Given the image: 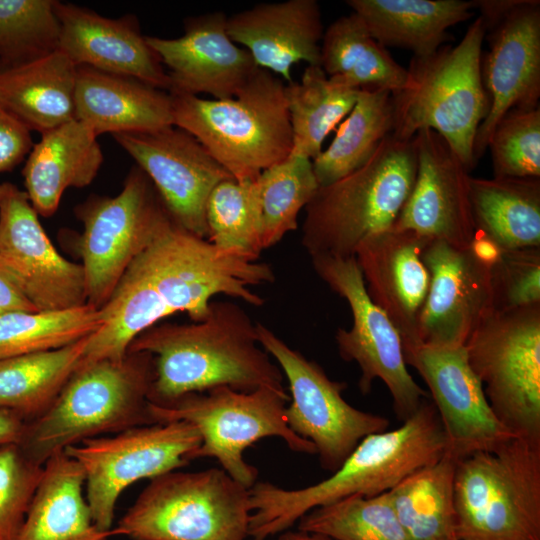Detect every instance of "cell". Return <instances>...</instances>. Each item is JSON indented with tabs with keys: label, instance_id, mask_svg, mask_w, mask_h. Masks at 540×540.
Returning <instances> with one entry per match:
<instances>
[{
	"label": "cell",
	"instance_id": "cell-1",
	"mask_svg": "<svg viewBox=\"0 0 540 540\" xmlns=\"http://www.w3.org/2000/svg\"><path fill=\"white\" fill-rule=\"evenodd\" d=\"M274 280L270 264L224 252L170 217L99 308L102 326L88 337L80 365L123 360L135 338L174 313L204 320L217 295L262 306L251 287Z\"/></svg>",
	"mask_w": 540,
	"mask_h": 540
},
{
	"label": "cell",
	"instance_id": "cell-2",
	"mask_svg": "<svg viewBox=\"0 0 540 540\" xmlns=\"http://www.w3.org/2000/svg\"><path fill=\"white\" fill-rule=\"evenodd\" d=\"M139 352L153 357L149 402L156 405L221 386L285 390L281 369L258 341L257 323L233 301L212 300L202 321L152 326L128 349Z\"/></svg>",
	"mask_w": 540,
	"mask_h": 540
},
{
	"label": "cell",
	"instance_id": "cell-3",
	"mask_svg": "<svg viewBox=\"0 0 540 540\" xmlns=\"http://www.w3.org/2000/svg\"><path fill=\"white\" fill-rule=\"evenodd\" d=\"M446 452V438L434 404L426 399L402 425L364 437L328 478L300 489L256 482L250 489L248 536L267 540L280 535L311 510L360 495L391 490L406 476Z\"/></svg>",
	"mask_w": 540,
	"mask_h": 540
},
{
	"label": "cell",
	"instance_id": "cell-4",
	"mask_svg": "<svg viewBox=\"0 0 540 540\" xmlns=\"http://www.w3.org/2000/svg\"><path fill=\"white\" fill-rule=\"evenodd\" d=\"M153 379V357L144 352L81 365L50 407L25 423L17 444L44 465L87 439L153 424L148 410Z\"/></svg>",
	"mask_w": 540,
	"mask_h": 540
},
{
	"label": "cell",
	"instance_id": "cell-5",
	"mask_svg": "<svg viewBox=\"0 0 540 540\" xmlns=\"http://www.w3.org/2000/svg\"><path fill=\"white\" fill-rule=\"evenodd\" d=\"M169 94L174 126L198 140L237 181L254 180L291 154L285 83L268 70L258 68L229 99Z\"/></svg>",
	"mask_w": 540,
	"mask_h": 540
},
{
	"label": "cell",
	"instance_id": "cell-6",
	"mask_svg": "<svg viewBox=\"0 0 540 540\" xmlns=\"http://www.w3.org/2000/svg\"><path fill=\"white\" fill-rule=\"evenodd\" d=\"M413 138L392 134L360 168L319 187L305 207L301 244L310 255L350 257L369 237L393 227L416 176Z\"/></svg>",
	"mask_w": 540,
	"mask_h": 540
},
{
	"label": "cell",
	"instance_id": "cell-7",
	"mask_svg": "<svg viewBox=\"0 0 540 540\" xmlns=\"http://www.w3.org/2000/svg\"><path fill=\"white\" fill-rule=\"evenodd\" d=\"M486 28L480 17L455 46L414 57L404 88L394 94L392 135L410 140L423 129L442 136L470 171L477 163L474 143L489 100L481 75Z\"/></svg>",
	"mask_w": 540,
	"mask_h": 540
},
{
	"label": "cell",
	"instance_id": "cell-8",
	"mask_svg": "<svg viewBox=\"0 0 540 540\" xmlns=\"http://www.w3.org/2000/svg\"><path fill=\"white\" fill-rule=\"evenodd\" d=\"M458 540H540V440L514 436L457 460Z\"/></svg>",
	"mask_w": 540,
	"mask_h": 540
},
{
	"label": "cell",
	"instance_id": "cell-9",
	"mask_svg": "<svg viewBox=\"0 0 540 540\" xmlns=\"http://www.w3.org/2000/svg\"><path fill=\"white\" fill-rule=\"evenodd\" d=\"M249 489L222 468L157 476L113 528L130 540H246Z\"/></svg>",
	"mask_w": 540,
	"mask_h": 540
},
{
	"label": "cell",
	"instance_id": "cell-10",
	"mask_svg": "<svg viewBox=\"0 0 540 540\" xmlns=\"http://www.w3.org/2000/svg\"><path fill=\"white\" fill-rule=\"evenodd\" d=\"M285 390L261 387L250 392L221 386L192 393L160 406L149 402L153 423L185 421L194 425L202 442L194 459L212 457L235 481L250 489L258 470L243 452L266 437H279L297 453L316 455L314 444L296 435L287 425Z\"/></svg>",
	"mask_w": 540,
	"mask_h": 540
},
{
	"label": "cell",
	"instance_id": "cell-11",
	"mask_svg": "<svg viewBox=\"0 0 540 540\" xmlns=\"http://www.w3.org/2000/svg\"><path fill=\"white\" fill-rule=\"evenodd\" d=\"M464 346L497 419L540 440V304L492 313Z\"/></svg>",
	"mask_w": 540,
	"mask_h": 540
},
{
	"label": "cell",
	"instance_id": "cell-12",
	"mask_svg": "<svg viewBox=\"0 0 540 540\" xmlns=\"http://www.w3.org/2000/svg\"><path fill=\"white\" fill-rule=\"evenodd\" d=\"M201 442L194 425L171 421L87 439L64 452L83 469L94 524L109 531L123 490L139 480H151L188 465Z\"/></svg>",
	"mask_w": 540,
	"mask_h": 540
},
{
	"label": "cell",
	"instance_id": "cell-13",
	"mask_svg": "<svg viewBox=\"0 0 540 540\" xmlns=\"http://www.w3.org/2000/svg\"><path fill=\"white\" fill-rule=\"evenodd\" d=\"M83 223L79 250L87 304L99 309L132 261L171 217L145 173L137 166L113 197H94L77 210Z\"/></svg>",
	"mask_w": 540,
	"mask_h": 540
},
{
	"label": "cell",
	"instance_id": "cell-14",
	"mask_svg": "<svg viewBox=\"0 0 540 540\" xmlns=\"http://www.w3.org/2000/svg\"><path fill=\"white\" fill-rule=\"evenodd\" d=\"M257 337L288 381L287 425L314 444L323 469L333 473L364 437L388 428L387 418L346 402L342 396L345 382L331 380L316 362L291 348L261 323H257Z\"/></svg>",
	"mask_w": 540,
	"mask_h": 540
},
{
	"label": "cell",
	"instance_id": "cell-15",
	"mask_svg": "<svg viewBox=\"0 0 540 540\" xmlns=\"http://www.w3.org/2000/svg\"><path fill=\"white\" fill-rule=\"evenodd\" d=\"M311 262L318 276L351 310L352 327L339 328L335 340L340 357L360 368L361 393H369L373 381L380 379L391 395L397 418L407 420L429 394L408 372L399 333L369 297L355 256H314Z\"/></svg>",
	"mask_w": 540,
	"mask_h": 540
},
{
	"label": "cell",
	"instance_id": "cell-16",
	"mask_svg": "<svg viewBox=\"0 0 540 540\" xmlns=\"http://www.w3.org/2000/svg\"><path fill=\"white\" fill-rule=\"evenodd\" d=\"M38 216L25 191L0 184V263L37 311L87 304L82 265L56 250Z\"/></svg>",
	"mask_w": 540,
	"mask_h": 540
},
{
	"label": "cell",
	"instance_id": "cell-17",
	"mask_svg": "<svg viewBox=\"0 0 540 540\" xmlns=\"http://www.w3.org/2000/svg\"><path fill=\"white\" fill-rule=\"evenodd\" d=\"M112 136L151 181L174 221L207 239L208 198L220 182L232 175L198 140L176 126Z\"/></svg>",
	"mask_w": 540,
	"mask_h": 540
},
{
	"label": "cell",
	"instance_id": "cell-18",
	"mask_svg": "<svg viewBox=\"0 0 540 540\" xmlns=\"http://www.w3.org/2000/svg\"><path fill=\"white\" fill-rule=\"evenodd\" d=\"M404 358L425 381L442 424L446 451L457 460L492 450L516 436L492 411L465 346L420 345Z\"/></svg>",
	"mask_w": 540,
	"mask_h": 540
},
{
	"label": "cell",
	"instance_id": "cell-19",
	"mask_svg": "<svg viewBox=\"0 0 540 540\" xmlns=\"http://www.w3.org/2000/svg\"><path fill=\"white\" fill-rule=\"evenodd\" d=\"M430 275L419 319L421 345L464 346L492 314V267L469 247L428 240L421 252Z\"/></svg>",
	"mask_w": 540,
	"mask_h": 540
},
{
	"label": "cell",
	"instance_id": "cell-20",
	"mask_svg": "<svg viewBox=\"0 0 540 540\" xmlns=\"http://www.w3.org/2000/svg\"><path fill=\"white\" fill-rule=\"evenodd\" d=\"M413 144L416 176L393 228L468 247L475 234L469 170L446 140L430 129L418 131Z\"/></svg>",
	"mask_w": 540,
	"mask_h": 540
},
{
	"label": "cell",
	"instance_id": "cell-21",
	"mask_svg": "<svg viewBox=\"0 0 540 540\" xmlns=\"http://www.w3.org/2000/svg\"><path fill=\"white\" fill-rule=\"evenodd\" d=\"M146 40L168 69V93H206L213 99H229L259 68L250 53L229 37L223 12L186 19L179 38L146 36Z\"/></svg>",
	"mask_w": 540,
	"mask_h": 540
},
{
	"label": "cell",
	"instance_id": "cell-22",
	"mask_svg": "<svg viewBox=\"0 0 540 540\" xmlns=\"http://www.w3.org/2000/svg\"><path fill=\"white\" fill-rule=\"evenodd\" d=\"M488 33L490 49L481 59V75L489 109L475 138L476 161L487 150L492 131L507 112L539 106L540 1L524 0Z\"/></svg>",
	"mask_w": 540,
	"mask_h": 540
},
{
	"label": "cell",
	"instance_id": "cell-23",
	"mask_svg": "<svg viewBox=\"0 0 540 540\" xmlns=\"http://www.w3.org/2000/svg\"><path fill=\"white\" fill-rule=\"evenodd\" d=\"M427 241L392 227L366 239L355 253L367 293L398 331L404 354L421 345L419 319L430 283L421 257Z\"/></svg>",
	"mask_w": 540,
	"mask_h": 540
},
{
	"label": "cell",
	"instance_id": "cell-24",
	"mask_svg": "<svg viewBox=\"0 0 540 540\" xmlns=\"http://www.w3.org/2000/svg\"><path fill=\"white\" fill-rule=\"evenodd\" d=\"M55 10L60 24L58 50L76 66L134 77L169 92L168 74L134 15L107 18L60 1Z\"/></svg>",
	"mask_w": 540,
	"mask_h": 540
},
{
	"label": "cell",
	"instance_id": "cell-25",
	"mask_svg": "<svg viewBox=\"0 0 540 540\" xmlns=\"http://www.w3.org/2000/svg\"><path fill=\"white\" fill-rule=\"evenodd\" d=\"M227 32L259 68L281 76L287 84L293 81L294 64L320 66L324 28L316 0L258 4L227 17Z\"/></svg>",
	"mask_w": 540,
	"mask_h": 540
},
{
	"label": "cell",
	"instance_id": "cell-26",
	"mask_svg": "<svg viewBox=\"0 0 540 540\" xmlns=\"http://www.w3.org/2000/svg\"><path fill=\"white\" fill-rule=\"evenodd\" d=\"M76 119L98 137L174 126L171 95L137 78L77 66Z\"/></svg>",
	"mask_w": 540,
	"mask_h": 540
},
{
	"label": "cell",
	"instance_id": "cell-27",
	"mask_svg": "<svg viewBox=\"0 0 540 540\" xmlns=\"http://www.w3.org/2000/svg\"><path fill=\"white\" fill-rule=\"evenodd\" d=\"M102 163L97 136L79 120L42 133L22 171L25 192L38 215L52 216L64 192L91 184Z\"/></svg>",
	"mask_w": 540,
	"mask_h": 540
},
{
	"label": "cell",
	"instance_id": "cell-28",
	"mask_svg": "<svg viewBox=\"0 0 540 540\" xmlns=\"http://www.w3.org/2000/svg\"><path fill=\"white\" fill-rule=\"evenodd\" d=\"M77 66L61 51L17 64L0 62V103L40 134L76 119Z\"/></svg>",
	"mask_w": 540,
	"mask_h": 540
},
{
	"label": "cell",
	"instance_id": "cell-29",
	"mask_svg": "<svg viewBox=\"0 0 540 540\" xmlns=\"http://www.w3.org/2000/svg\"><path fill=\"white\" fill-rule=\"evenodd\" d=\"M372 37L384 47L408 49L414 57L434 54L453 39L448 29L472 18V1L348 0Z\"/></svg>",
	"mask_w": 540,
	"mask_h": 540
},
{
	"label": "cell",
	"instance_id": "cell-30",
	"mask_svg": "<svg viewBox=\"0 0 540 540\" xmlns=\"http://www.w3.org/2000/svg\"><path fill=\"white\" fill-rule=\"evenodd\" d=\"M85 475L64 451L43 465V475L16 540H107L113 528L100 530L84 496Z\"/></svg>",
	"mask_w": 540,
	"mask_h": 540
},
{
	"label": "cell",
	"instance_id": "cell-31",
	"mask_svg": "<svg viewBox=\"0 0 540 540\" xmlns=\"http://www.w3.org/2000/svg\"><path fill=\"white\" fill-rule=\"evenodd\" d=\"M475 231L502 250L540 247V178L470 177Z\"/></svg>",
	"mask_w": 540,
	"mask_h": 540
},
{
	"label": "cell",
	"instance_id": "cell-32",
	"mask_svg": "<svg viewBox=\"0 0 540 540\" xmlns=\"http://www.w3.org/2000/svg\"><path fill=\"white\" fill-rule=\"evenodd\" d=\"M320 66L332 81L355 89L376 87L394 94L407 81V68L395 61L353 12L324 31Z\"/></svg>",
	"mask_w": 540,
	"mask_h": 540
},
{
	"label": "cell",
	"instance_id": "cell-33",
	"mask_svg": "<svg viewBox=\"0 0 540 540\" xmlns=\"http://www.w3.org/2000/svg\"><path fill=\"white\" fill-rule=\"evenodd\" d=\"M89 336L58 349L1 359L0 409L25 422L43 414L80 366Z\"/></svg>",
	"mask_w": 540,
	"mask_h": 540
},
{
	"label": "cell",
	"instance_id": "cell-34",
	"mask_svg": "<svg viewBox=\"0 0 540 540\" xmlns=\"http://www.w3.org/2000/svg\"><path fill=\"white\" fill-rule=\"evenodd\" d=\"M447 451L388 491L398 521L412 540H455L454 476Z\"/></svg>",
	"mask_w": 540,
	"mask_h": 540
},
{
	"label": "cell",
	"instance_id": "cell-35",
	"mask_svg": "<svg viewBox=\"0 0 540 540\" xmlns=\"http://www.w3.org/2000/svg\"><path fill=\"white\" fill-rule=\"evenodd\" d=\"M394 129L392 92L367 87L340 124L325 150L312 160L319 187L329 185L364 165Z\"/></svg>",
	"mask_w": 540,
	"mask_h": 540
},
{
	"label": "cell",
	"instance_id": "cell-36",
	"mask_svg": "<svg viewBox=\"0 0 540 540\" xmlns=\"http://www.w3.org/2000/svg\"><path fill=\"white\" fill-rule=\"evenodd\" d=\"M359 90L332 81L318 65H307L299 81L285 84L291 154L316 158L326 137L352 110Z\"/></svg>",
	"mask_w": 540,
	"mask_h": 540
},
{
	"label": "cell",
	"instance_id": "cell-37",
	"mask_svg": "<svg viewBox=\"0 0 540 540\" xmlns=\"http://www.w3.org/2000/svg\"><path fill=\"white\" fill-rule=\"evenodd\" d=\"M102 326L99 309L85 304L60 311H12L0 315V360L58 349Z\"/></svg>",
	"mask_w": 540,
	"mask_h": 540
},
{
	"label": "cell",
	"instance_id": "cell-38",
	"mask_svg": "<svg viewBox=\"0 0 540 540\" xmlns=\"http://www.w3.org/2000/svg\"><path fill=\"white\" fill-rule=\"evenodd\" d=\"M263 249L298 227V215L319 188L312 160L290 154L257 177Z\"/></svg>",
	"mask_w": 540,
	"mask_h": 540
},
{
	"label": "cell",
	"instance_id": "cell-39",
	"mask_svg": "<svg viewBox=\"0 0 540 540\" xmlns=\"http://www.w3.org/2000/svg\"><path fill=\"white\" fill-rule=\"evenodd\" d=\"M257 179V178H256ZM220 182L206 205L207 240L218 249L258 261L261 242L257 180Z\"/></svg>",
	"mask_w": 540,
	"mask_h": 540
},
{
	"label": "cell",
	"instance_id": "cell-40",
	"mask_svg": "<svg viewBox=\"0 0 540 540\" xmlns=\"http://www.w3.org/2000/svg\"><path fill=\"white\" fill-rule=\"evenodd\" d=\"M298 530L333 540H412L395 514L388 491L373 497L352 495L315 508Z\"/></svg>",
	"mask_w": 540,
	"mask_h": 540
},
{
	"label": "cell",
	"instance_id": "cell-41",
	"mask_svg": "<svg viewBox=\"0 0 540 540\" xmlns=\"http://www.w3.org/2000/svg\"><path fill=\"white\" fill-rule=\"evenodd\" d=\"M55 0H0V62L17 64L58 50Z\"/></svg>",
	"mask_w": 540,
	"mask_h": 540
},
{
	"label": "cell",
	"instance_id": "cell-42",
	"mask_svg": "<svg viewBox=\"0 0 540 540\" xmlns=\"http://www.w3.org/2000/svg\"><path fill=\"white\" fill-rule=\"evenodd\" d=\"M494 177L540 178V107L512 109L489 139Z\"/></svg>",
	"mask_w": 540,
	"mask_h": 540
},
{
	"label": "cell",
	"instance_id": "cell-43",
	"mask_svg": "<svg viewBox=\"0 0 540 540\" xmlns=\"http://www.w3.org/2000/svg\"><path fill=\"white\" fill-rule=\"evenodd\" d=\"M43 475L17 443L0 445V540H16Z\"/></svg>",
	"mask_w": 540,
	"mask_h": 540
},
{
	"label": "cell",
	"instance_id": "cell-44",
	"mask_svg": "<svg viewBox=\"0 0 540 540\" xmlns=\"http://www.w3.org/2000/svg\"><path fill=\"white\" fill-rule=\"evenodd\" d=\"M494 312L540 304V247L503 251L491 269Z\"/></svg>",
	"mask_w": 540,
	"mask_h": 540
},
{
	"label": "cell",
	"instance_id": "cell-45",
	"mask_svg": "<svg viewBox=\"0 0 540 540\" xmlns=\"http://www.w3.org/2000/svg\"><path fill=\"white\" fill-rule=\"evenodd\" d=\"M32 147L31 131L0 103V173L13 170Z\"/></svg>",
	"mask_w": 540,
	"mask_h": 540
},
{
	"label": "cell",
	"instance_id": "cell-46",
	"mask_svg": "<svg viewBox=\"0 0 540 540\" xmlns=\"http://www.w3.org/2000/svg\"><path fill=\"white\" fill-rule=\"evenodd\" d=\"M12 311H37L0 263V315Z\"/></svg>",
	"mask_w": 540,
	"mask_h": 540
},
{
	"label": "cell",
	"instance_id": "cell-47",
	"mask_svg": "<svg viewBox=\"0 0 540 540\" xmlns=\"http://www.w3.org/2000/svg\"><path fill=\"white\" fill-rule=\"evenodd\" d=\"M524 0H472L473 8L479 10L486 33L506 19Z\"/></svg>",
	"mask_w": 540,
	"mask_h": 540
},
{
	"label": "cell",
	"instance_id": "cell-48",
	"mask_svg": "<svg viewBox=\"0 0 540 540\" xmlns=\"http://www.w3.org/2000/svg\"><path fill=\"white\" fill-rule=\"evenodd\" d=\"M25 423L23 419L13 412L0 409V445L17 443Z\"/></svg>",
	"mask_w": 540,
	"mask_h": 540
},
{
	"label": "cell",
	"instance_id": "cell-49",
	"mask_svg": "<svg viewBox=\"0 0 540 540\" xmlns=\"http://www.w3.org/2000/svg\"><path fill=\"white\" fill-rule=\"evenodd\" d=\"M278 540H333L327 536L303 531L288 530L279 535Z\"/></svg>",
	"mask_w": 540,
	"mask_h": 540
},
{
	"label": "cell",
	"instance_id": "cell-50",
	"mask_svg": "<svg viewBox=\"0 0 540 540\" xmlns=\"http://www.w3.org/2000/svg\"><path fill=\"white\" fill-rule=\"evenodd\" d=\"M455 540H458V539H455Z\"/></svg>",
	"mask_w": 540,
	"mask_h": 540
}]
</instances>
